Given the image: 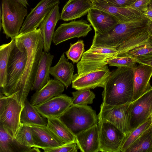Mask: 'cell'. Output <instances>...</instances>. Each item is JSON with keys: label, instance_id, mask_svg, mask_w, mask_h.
Instances as JSON below:
<instances>
[{"label": "cell", "instance_id": "cell-46", "mask_svg": "<svg viewBox=\"0 0 152 152\" xmlns=\"http://www.w3.org/2000/svg\"><path fill=\"white\" fill-rule=\"evenodd\" d=\"M151 125L152 126V113L151 114Z\"/></svg>", "mask_w": 152, "mask_h": 152}, {"label": "cell", "instance_id": "cell-10", "mask_svg": "<svg viewBox=\"0 0 152 152\" xmlns=\"http://www.w3.org/2000/svg\"><path fill=\"white\" fill-rule=\"evenodd\" d=\"M98 124L100 151L121 152L126 135L105 120H98Z\"/></svg>", "mask_w": 152, "mask_h": 152}, {"label": "cell", "instance_id": "cell-45", "mask_svg": "<svg viewBox=\"0 0 152 152\" xmlns=\"http://www.w3.org/2000/svg\"><path fill=\"white\" fill-rule=\"evenodd\" d=\"M148 7L152 8V0H151L150 2L148 4Z\"/></svg>", "mask_w": 152, "mask_h": 152}, {"label": "cell", "instance_id": "cell-21", "mask_svg": "<svg viewBox=\"0 0 152 152\" xmlns=\"http://www.w3.org/2000/svg\"><path fill=\"white\" fill-rule=\"evenodd\" d=\"M93 8L91 0H69L63 8L60 19L69 21L80 18Z\"/></svg>", "mask_w": 152, "mask_h": 152}, {"label": "cell", "instance_id": "cell-8", "mask_svg": "<svg viewBox=\"0 0 152 152\" xmlns=\"http://www.w3.org/2000/svg\"><path fill=\"white\" fill-rule=\"evenodd\" d=\"M4 108L0 110V124L13 139H15L21 126L20 115L23 107L15 94L7 96Z\"/></svg>", "mask_w": 152, "mask_h": 152}, {"label": "cell", "instance_id": "cell-6", "mask_svg": "<svg viewBox=\"0 0 152 152\" xmlns=\"http://www.w3.org/2000/svg\"><path fill=\"white\" fill-rule=\"evenodd\" d=\"M117 53L115 48L91 45L77 64V74L84 75L107 65L108 60L115 57Z\"/></svg>", "mask_w": 152, "mask_h": 152}, {"label": "cell", "instance_id": "cell-22", "mask_svg": "<svg viewBox=\"0 0 152 152\" xmlns=\"http://www.w3.org/2000/svg\"><path fill=\"white\" fill-rule=\"evenodd\" d=\"M54 57L49 52L42 51L40 56L31 91H37L50 80V69Z\"/></svg>", "mask_w": 152, "mask_h": 152}, {"label": "cell", "instance_id": "cell-30", "mask_svg": "<svg viewBox=\"0 0 152 152\" xmlns=\"http://www.w3.org/2000/svg\"><path fill=\"white\" fill-rule=\"evenodd\" d=\"M152 38L148 29L125 41L116 48L115 57L121 56L134 48L148 42Z\"/></svg>", "mask_w": 152, "mask_h": 152}, {"label": "cell", "instance_id": "cell-33", "mask_svg": "<svg viewBox=\"0 0 152 152\" xmlns=\"http://www.w3.org/2000/svg\"><path fill=\"white\" fill-rule=\"evenodd\" d=\"M77 90L72 93L71 105H87L93 103L95 95L90 89Z\"/></svg>", "mask_w": 152, "mask_h": 152}, {"label": "cell", "instance_id": "cell-34", "mask_svg": "<svg viewBox=\"0 0 152 152\" xmlns=\"http://www.w3.org/2000/svg\"><path fill=\"white\" fill-rule=\"evenodd\" d=\"M21 144L29 147H35L31 126L21 124L15 139Z\"/></svg>", "mask_w": 152, "mask_h": 152}, {"label": "cell", "instance_id": "cell-13", "mask_svg": "<svg viewBox=\"0 0 152 152\" xmlns=\"http://www.w3.org/2000/svg\"><path fill=\"white\" fill-rule=\"evenodd\" d=\"M111 72L107 65L84 75H74L72 87L76 90L104 88Z\"/></svg>", "mask_w": 152, "mask_h": 152}, {"label": "cell", "instance_id": "cell-32", "mask_svg": "<svg viewBox=\"0 0 152 152\" xmlns=\"http://www.w3.org/2000/svg\"><path fill=\"white\" fill-rule=\"evenodd\" d=\"M151 115L145 121L126 135L121 148V152H125L132 144L151 126Z\"/></svg>", "mask_w": 152, "mask_h": 152}, {"label": "cell", "instance_id": "cell-39", "mask_svg": "<svg viewBox=\"0 0 152 152\" xmlns=\"http://www.w3.org/2000/svg\"><path fill=\"white\" fill-rule=\"evenodd\" d=\"M150 1L151 0H136L128 7H132L143 13L148 8Z\"/></svg>", "mask_w": 152, "mask_h": 152}, {"label": "cell", "instance_id": "cell-35", "mask_svg": "<svg viewBox=\"0 0 152 152\" xmlns=\"http://www.w3.org/2000/svg\"><path fill=\"white\" fill-rule=\"evenodd\" d=\"M84 44L83 40H78L74 43H70L69 49L65 52L68 59L73 63H77L84 52Z\"/></svg>", "mask_w": 152, "mask_h": 152}, {"label": "cell", "instance_id": "cell-24", "mask_svg": "<svg viewBox=\"0 0 152 152\" xmlns=\"http://www.w3.org/2000/svg\"><path fill=\"white\" fill-rule=\"evenodd\" d=\"M65 87L60 81L55 79H50L43 87L36 91L31 96L30 102L34 106L43 103L61 94Z\"/></svg>", "mask_w": 152, "mask_h": 152}, {"label": "cell", "instance_id": "cell-29", "mask_svg": "<svg viewBox=\"0 0 152 152\" xmlns=\"http://www.w3.org/2000/svg\"><path fill=\"white\" fill-rule=\"evenodd\" d=\"M15 46V39L8 43L0 46V86L3 88L6 85L7 77V68L11 53Z\"/></svg>", "mask_w": 152, "mask_h": 152}, {"label": "cell", "instance_id": "cell-40", "mask_svg": "<svg viewBox=\"0 0 152 152\" xmlns=\"http://www.w3.org/2000/svg\"><path fill=\"white\" fill-rule=\"evenodd\" d=\"M109 4L116 7H128L136 0H103Z\"/></svg>", "mask_w": 152, "mask_h": 152}, {"label": "cell", "instance_id": "cell-37", "mask_svg": "<svg viewBox=\"0 0 152 152\" xmlns=\"http://www.w3.org/2000/svg\"><path fill=\"white\" fill-rule=\"evenodd\" d=\"M152 52V38L148 42L131 50L121 56H125L134 58Z\"/></svg>", "mask_w": 152, "mask_h": 152}, {"label": "cell", "instance_id": "cell-28", "mask_svg": "<svg viewBox=\"0 0 152 152\" xmlns=\"http://www.w3.org/2000/svg\"><path fill=\"white\" fill-rule=\"evenodd\" d=\"M32 148L23 145L12 138L0 124V152H31Z\"/></svg>", "mask_w": 152, "mask_h": 152}, {"label": "cell", "instance_id": "cell-1", "mask_svg": "<svg viewBox=\"0 0 152 152\" xmlns=\"http://www.w3.org/2000/svg\"><path fill=\"white\" fill-rule=\"evenodd\" d=\"M26 49L27 59L24 72L11 91L8 96L15 94L23 105L31 89L39 60L44 48L39 28L29 32L19 34L15 39Z\"/></svg>", "mask_w": 152, "mask_h": 152}, {"label": "cell", "instance_id": "cell-4", "mask_svg": "<svg viewBox=\"0 0 152 152\" xmlns=\"http://www.w3.org/2000/svg\"><path fill=\"white\" fill-rule=\"evenodd\" d=\"M0 29L7 38L14 39L20 31L28 11L25 7L15 0H1Z\"/></svg>", "mask_w": 152, "mask_h": 152}, {"label": "cell", "instance_id": "cell-25", "mask_svg": "<svg viewBox=\"0 0 152 152\" xmlns=\"http://www.w3.org/2000/svg\"><path fill=\"white\" fill-rule=\"evenodd\" d=\"M74 69L73 64L66 59L64 53L56 64L51 67L50 74L67 88L72 82Z\"/></svg>", "mask_w": 152, "mask_h": 152}, {"label": "cell", "instance_id": "cell-47", "mask_svg": "<svg viewBox=\"0 0 152 152\" xmlns=\"http://www.w3.org/2000/svg\"><path fill=\"white\" fill-rule=\"evenodd\" d=\"M150 152H152V148H151V149L150 150Z\"/></svg>", "mask_w": 152, "mask_h": 152}, {"label": "cell", "instance_id": "cell-43", "mask_svg": "<svg viewBox=\"0 0 152 152\" xmlns=\"http://www.w3.org/2000/svg\"><path fill=\"white\" fill-rule=\"evenodd\" d=\"M20 4L24 6L26 8H27V6L29 5L27 0H15Z\"/></svg>", "mask_w": 152, "mask_h": 152}, {"label": "cell", "instance_id": "cell-26", "mask_svg": "<svg viewBox=\"0 0 152 152\" xmlns=\"http://www.w3.org/2000/svg\"><path fill=\"white\" fill-rule=\"evenodd\" d=\"M38 112L27 99L25 100L20 115L21 124L32 126H46L47 120Z\"/></svg>", "mask_w": 152, "mask_h": 152}, {"label": "cell", "instance_id": "cell-44", "mask_svg": "<svg viewBox=\"0 0 152 152\" xmlns=\"http://www.w3.org/2000/svg\"><path fill=\"white\" fill-rule=\"evenodd\" d=\"M147 29L149 32L152 37V21L150 20L149 21Z\"/></svg>", "mask_w": 152, "mask_h": 152}, {"label": "cell", "instance_id": "cell-11", "mask_svg": "<svg viewBox=\"0 0 152 152\" xmlns=\"http://www.w3.org/2000/svg\"><path fill=\"white\" fill-rule=\"evenodd\" d=\"M130 106L129 132L145 121L151 115L152 113V88L131 102Z\"/></svg>", "mask_w": 152, "mask_h": 152}, {"label": "cell", "instance_id": "cell-19", "mask_svg": "<svg viewBox=\"0 0 152 152\" xmlns=\"http://www.w3.org/2000/svg\"><path fill=\"white\" fill-rule=\"evenodd\" d=\"M59 5L55 6L48 13L39 26L42 35L44 51L49 52L55 29L58 21L60 19Z\"/></svg>", "mask_w": 152, "mask_h": 152}, {"label": "cell", "instance_id": "cell-18", "mask_svg": "<svg viewBox=\"0 0 152 152\" xmlns=\"http://www.w3.org/2000/svg\"><path fill=\"white\" fill-rule=\"evenodd\" d=\"M133 69L134 90L132 102L152 88L150 83L152 76V67L138 64V65L136 64Z\"/></svg>", "mask_w": 152, "mask_h": 152}, {"label": "cell", "instance_id": "cell-23", "mask_svg": "<svg viewBox=\"0 0 152 152\" xmlns=\"http://www.w3.org/2000/svg\"><path fill=\"white\" fill-rule=\"evenodd\" d=\"M31 130L35 147L43 150L55 148L65 144L46 126H32Z\"/></svg>", "mask_w": 152, "mask_h": 152}, {"label": "cell", "instance_id": "cell-15", "mask_svg": "<svg viewBox=\"0 0 152 152\" xmlns=\"http://www.w3.org/2000/svg\"><path fill=\"white\" fill-rule=\"evenodd\" d=\"M71 102L72 98L61 94L34 106L44 118H58L71 105Z\"/></svg>", "mask_w": 152, "mask_h": 152}, {"label": "cell", "instance_id": "cell-2", "mask_svg": "<svg viewBox=\"0 0 152 152\" xmlns=\"http://www.w3.org/2000/svg\"><path fill=\"white\" fill-rule=\"evenodd\" d=\"M134 90L133 68L118 67L111 72L102 92V103L117 105L132 102Z\"/></svg>", "mask_w": 152, "mask_h": 152}, {"label": "cell", "instance_id": "cell-17", "mask_svg": "<svg viewBox=\"0 0 152 152\" xmlns=\"http://www.w3.org/2000/svg\"><path fill=\"white\" fill-rule=\"evenodd\" d=\"M87 20L93 27L95 33L99 34L108 32L118 23L117 19L112 15L94 8L88 12Z\"/></svg>", "mask_w": 152, "mask_h": 152}, {"label": "cell", "instance_id": "cell-31", "mask_svg": "<svg viewBox=\"0 0 152 152\" xmlns=\"http://www.w3.org/2000/svg\"><path fill=\"white\" fill-rule=\"evenodd\" d=\"M152 148V127L145 131L125 152H150Z\"/></svg>", "mask_w": 152, "mask_h": 152}, {"label": "cell", "instance_id": "cell-20", "mask_svg": "<svg viewBox=\"0 0 152 152\" xmlns=\"http://www.w3.org/2000/svg\"><path fill=\"white\" fill-rule=\"evenodd\" d=\"M78 148L82 152L100 151L99 129L97 124L75 135Z\"/></svg>", "mask_w": 152, "mask_h": 152}, {"label": "cell", "instance_id": "cell-16", "mask_svg": "<svg viewBox=\"0 0 152 152\" xmlns=\"http://www.w3.org/2000/svg\"><path fill=\"white\" fill-rule=\"evenodd\" d=\"M93 8L107 12L114 16L118 23L129 22L143 15L142 13L131 7L114 6L103 0H91Z\"/></svg>", "mask_w": 152, "mask_h": 152}, {"label": "cell", "instance_id": "cell-3", "mask_svg": "<svg viewBox=\"0 0 152 152\" xmlns=\"http://www.w3.org/2000/svg\"><path fill=\"white\" fill-rule=\"evenodd\" d=\"M150 20L143 15L129 22L118 23L106 33H95L91 45L117 48L125 41L147 30Z\"/></svg>", "mask_w": 152, "mask_h": 152}, {"label": "cell", "instance_id": "cell-7", "mask_svg": "<svg viewBox=\"0 0 152 152\" xmlns=\"http://www.w3.org/2000/svg\"><path fill=\"white\" fill-rule=\"evenodd\" d=\"M15 46L12 50L7 68V77L5 86L1 88V92L7 96L23 74L26 66L27 53L26 49L15 40Z\"/></svg>", "mask_w": 152, "mask_h": 152}, {"label": "cell", "instance_id": "cell-12", "mask_svg": "<svg viewBox=\"0 0 152 152\" xmlns=\"http://www.w3.org/2000/svg\"><path fill=\"white\" fill-rule=\"evenodd\" d=\"M91 26L83 20L62 23L55 31L52 42L57 45L73 38L85 37L92 30Z\"/></svg>", "mask_w": 152, "mask_h": 152}, {"label": "cell", "instance_id": "cell-36", "mask_svg": "<svg viewBox=\"0 0 152 152\" xmlns=\"http://www.w3.org/2000/svg\"><path fill=\"white\" fill-rule=\"evenodd\" d=\"M110 66L118 67H126L133 68L137 63L135 59L131 57L121 56L114 57L109 59L107 61Z\"/></svg>", "mask_w": 152, "mask_h": 152}, {"label": "cell", "instance_id": "cell-38", "mask_svg": "<svg viewBox=\"0 0 152 152\" xmlns=\"http://www.w3.org/2000/svg\"><path fill=\"white\" fill-rule=\"evenodd\" d=\"M78 148L76 142L65 144L61 146L51 148L43 149L45 152H77Z\"/></svg>", "mask_w": 152, "mask_h": 152}, {"label": "cell", "instance_id": "cell-5", "mask_svg": "<svg viewBox=\"0 0 152 152\" xmlns=\"http://www.w3.org/2000/svg\"><path fill=\"white\" fill-rule=\"evenodd\" d=\"M75 135L97 124L96 112L87 105H71L58 118Z\"/></svg>", "mask_w": 152, "mask_h": 152}, {"label": "cell", "instance_id": "cell-42", "mask_svg": "<svg viewBox=\"0 0 152 152\" xmlns=\"http://www.w3.org/2000/svg\"><path fill=\"white\" fill-rule=\"evenodd\" d=\"M143 15L151 21H152V8L148 7L142 13Z\"/></svg>", "mask_w": 152, "mask_h": 152}, {"label": "cell", "instance_id": "cell-14", "mask_svg": "<svg viewBox=\"0 0 152 152\" xmlns=\"http://www.w3.org/2000/svg\"><path fill=\"white\" fill-rule=\"evenodd\" d=\"M59 3V0L40 1L27 15L20 34L27 33L37 29L51 10Z\"/></svg>", "mask_w": 152, "mask_h": 152}, {"label": "cell", "instance_id": "cell-41", "mask_svg": "<svg viewBox=\"0 0 152 152\" xmlns=\"http://www.w3.org/2000/svg\"><path fill=\"white\" fill-rule=\"evenodd\" d=\"M138 64H141L152 67V52L134 58Z\"/></svg>", "mask_w": 152, "mask_h": 152}, {"label": "cell", "instance_id": "cell-27", "mask_svg": "<svg viewBox=\"0 0 152 152\" xmlns=\"http://www.w3.org/2000/svg\"><path fill=\"white\" fill-rule=\"evenodd\" d=\"M47 128L65 144L75 142V135L58 118H47Z\"/></svg>", "mask_w": 152, "mask_h": 152}, {"label": "cell", "instance_id": "cell-9", "mask_svg": "<svg viewBox=\"0 0 152 152\" xmlns=\"http://www.w3.org/2000/svg\"><path fill=\"white\" fill-rule=\"evenodd\" d=\"M131 102L117 105L102 103L98 115V120L110 122L126 135L130 131Z\"/></svg>", "mask_w": 152, "mask_h": 152}]
</instances>
